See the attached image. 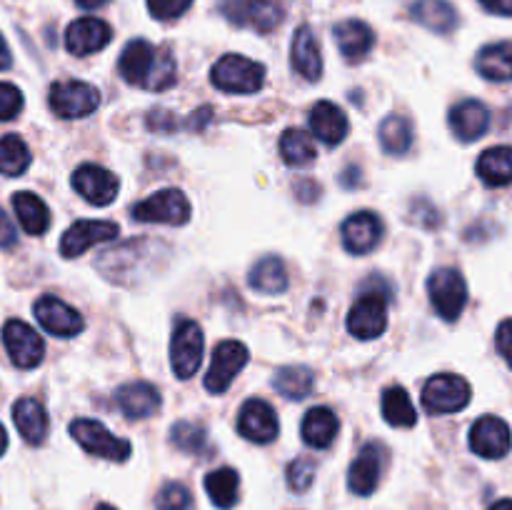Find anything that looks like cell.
Returning a JSON list of instances; mask_svg holds the SVG:
<instances>
[{"mask_svg": "<svg viewBox=\"0 0 512 510\" xmlns=\"http://www.w3.org/2000/svg\"><path fill=\"white\" fill-rule=\"evenodd\" d=\"M480 5H483L488 13L512 15V0H480Z\"/></svg>", "mask_w": 512, "mask_h": 510, "instance_id": "bcb514c9", "label": "cell"}, {"mask_svg": "<svg viewBox=\"0 0 512 510\" xmlns=\"http://www.w3.org/2000/svg\"><path fill=\"white\" fill-rule=\"evenodd\" d=\"M190 200L180 190L165 188L153 193L150 198L140 200L133 208V218L138 223H163V225H183L190 220Z\"/></svg>", "mask_w": 512, "mask_h": 510, "instance_id": "9c48e42d", "label": "cell"}, {"mask_svg": "<svg viewBox=\"0 0 512 510\" xmlns=\"http://www.w3.org/2000/svg\"><path fill=\"white\" fill-rule=\"evenodd\" d=\"M413 18L433 33H453L458 28V10L448 0H418L413 5Z\"/></svg>", "mask_w": 512, "mask_h": 510, "instance_id": "4dcf8cb0", "label": "cell"}, {"mask_svg": "<svg viewBox=\"0 0 512 510\" xmlns=\"http://www.w3.org/2000/svg\"><path fill=\"white\" fill-rule=\"evenodd\" d=\"M13 423L15 428H18V433L23 435L25 443L40 445L48 438L50 420L40 400L20 398L18 403L13 405Z\"/></svg>", "mask_w": 512, "mask_h": 510, "instance_id": "d4e9b609", "label": "cell"}, {"mask_svg": "<svg viewBox=\"0 0 512 510\" xmlns=\"http://www.w3.org/2000/svg\"><path fill=\"white\" fill-rule=\"evenodd\" d=\"M5 450H8V433H5V428L0 425V455H3Z\"/></svg>", "mask_w": 512, "mask_h": 510, "instance_id": "f907efd6", "label": "cell"}, {"mask_svg": "<svg viewBox=\"0 0 512 510\" xmlns=\"http://www.w3.org/2000/svg\"><path fill=\"white\" fill-rule=\"evenodd\" d=\"M73 188L78 190L90 205L103 208V205H110L115 200V195H118V188H120V180L118 175L110 173L108 168L85 163L73 173Z\"/></svg>", "mask_w": 512, "mask_h": 510, "instance_id": "e0dca14e", "label": "cell"}, {"mask_svg": "<svg viewBox=\"0 0 512 510\" xmlns=\"http://www.w3.org/2000/svg\"><path fill=\"white\" fill-rule=\"evenodd\" d=\"M13 210L18 215L20 228L28 235H43L50 228V210L35 193L20 190L13 195Z\"/></svg>", "mask_w": 512, "mask_h": 510, "instance_id": "f546056e", "label": "cell"}, {"mask_svg": "<svg viewBox=\"0 0 512 510\" xmlns=\"http://www.w3.org/2000/svg\"><path fill=\"white\" fill-rule=\"evenodd\" d=\"M388 328V300L380 293H363L348 313V330L358 340H375Z\"/></svg>", "mask_w": 512, "mask_h": 510, "instance_id": "8fae6325", "label": "cell"}, {"mask_svg": "<svg viewBox=\"0 0 512 510\" xmlns=\"http://www.w3.org/2000/svg\"><path fill=\"white\" fill-rule=\"evenodd\" d=\"M512 448V435L505 420L495 418V415H483L475 420L470 428V450L480 458L498 460L508 455Z\"/></svg>", "mask_w": 512, "mask_h": 510, "instance_id": "9a60e30c", "label": "cell"}, {"mask_svg": "<svg viewBox=\"0 0 512 510\" xmlns=\"http://www.w3.org/2000/svg\"><path fill=\"white\" fill-rule=\"evenodd\" d=\"M280 155H283L285 163L295 165V168L310 165L315 158H318L313 135H308L305 130H298V128L285 130L283 138H280Z\"/></svg>", "mask_w": 512, "mask_h": 510, "instance_id": "d590c367", "label": "cell"}, {"mask_svg": "<svg viewBox=\"0 0 512 510\" xmlns=\"http://www.w3.org/2000/svg\"><path fill=\"white\" fill-rule=\"evenodd\" d=\"M275 390L288 400H305L315 388L313 370L305 365H285L273 378Z\"/></svg>", "mask_w": 512, "mask_h": 510, "instance_id": "836d02e7", "label": "cell"}, {"mask_svg": "<svg viewBox=\"0 0 512 510\" xmlns=\"http://www.w3.org/2000/svg\"><path fill=\"white\" fill-rule=\"evenodd\" d=\"M450 128L463 143H473V140L483 138L485 130L490 128V110L480 100H460L450 110Z\"/></svg>", "mask_w": 512, "mask_h": 510, "instance_id": "44dd1931", "label": "cell"}, {"mask_svg": "<svg viewBox=\"0 0 512 510\" xmlns=\"http://www.w3.org/2000/svg\"><path fill=\"white\" fill-rule=\"evenodd\" d=\"M278 415H275L273 405L263 398L245 400L243 408L238 413V433L250 443H273L278 438Z\"/></svg>", "mask_w": 512, "mask_h": 510, "instance_id": "5bb4252c", "label": "cell"}, {"mask_svg": "<svg viewBox=\"0 0 512 510\" xmlns=\"http://www.w3.org/2000/svg\"><path fill=\"white\" fill-rule=\"evenodd\" d=\"M75 3H78L80 8H85V10H95V8H103L108 0H75Z\"/></svg>", "mask_w": 512, "mask_h": 510, "instance_id": "c3c4849f", "label": "cell"}, {"mask_svg": "<svg viewBox=\"0 0 512 510\" xmlns=\"http://www.w3.org/2000/svg\"><path fill=\"white\" fill-rule=\"evenodd\" d=\"M205 493L213 500L215 508L230 510L240 498V475L233 468L210 470L205 475Z\"/></svg>", "mask_w": 512, "mask_h": 510, "instance_id": "1f68e13d", "label": "cell"}, {"mask_svg": "<svg viewBox=\"0 0 512 510\" xmlns=\"http://www.w3.org/2000/svg\"><path fill=\"white\" fill-rule=\"evenodd\" d=\"M23 110V93L15 85L0 83V120H13Z\"/></svg>", "mask_w": 512, "mask_h": 510, "instance_id": "7bdbcfd3", "label": "cell"}, {"mask_svg": "<svg viewBox=\"0 0 512 510\" xmlns=\"http://www.w3.org/2000/svg\"><path fill=\"white\" fill-rule=\"evenodd\" d=\"M95 510H118V508H113V505L103 503V505H98V508H95Z\"/></svg>", "mask_w": 512, "mask_h": 510, "instance_id": "816d5d0a", "label": "cell"}, {"mask_svg": "<svg viewBox=\"0 0 512 510\" xmlns=\"http://www.w3.org/2000/svg\"><path fill=\"white\" fill-rule=\"evenodd\" d=\"M115 403H118L120 413L128 415L130 420H143L150 418L160 408V393L155 385L145 383V380H135V383L118 388Z\"/></svg>", "mask_w": 512, "mask_h": 510, "instance_id": "603a6c76", "label": "cell"}, {"mask_svg": "<svg viewBox=\"0 0 512 510\" xmlns=\"http://www.w3.org/2000/svg\"><path fill=\"white\" fill-rule=\"evenodd\" d=\"M3 345L8 350L10 360H13L15 368L30 370L35 365L43 363L45 355V343L38 335V330L30 328L25 320H8L3 325Z\"/></svg>", "mask_w": 512, "mask_h": 510, "instance_id": "30bf717a", "label": "cell"}, {"mask_svg": "<svg viewBox=\"0 0 512 510\" xmlns=\"http://www.w3.org/2000/svg\"><path fill=\"white\" fill-rule=\"evenodd\" d=\"M210 80L218 90L223 93H238V95H250L258 93L265 83V68L255 60L245 58V55L230 53L223 55L218 63L213 65V73Z\"/></svg>", "mask_w": 512, "mask_h": 510, "instance_id": "7a4b0ae2", "label": "cell"}, {"mask_svg": "<svg viewBox=\"0 0 512 510\" xmlns=\"http://www.w3.org/2000/svg\"><path fill=\"white\" fill-rule=\"evenodd\" d=\"M340 420L338 415L330 408L320 405V408L308 410V415L303 418V440L310 445V448L325 450L333 445L335 435H338Z\"/></svg>", "mask_w": 512, "mask_h": 510, "instance_id": "4316f807", "label": "cell"}, {"mask_svg": "<svg viewBox=\"0 0 512 510\" xmlns=\"http://www.w3.org/2000/svg\"><path fill=\"white\" fill-rule=\"evenodd\" d=\"M495 345H498V353L503 355L505 363L512 368V318L500 323L498 333H495Z\"/></svg>", "mask_w": 512, "mask_h": 510, "instance_id": "ee69618b", "label": "cell"}, {"mask_svg": "<svg viewBox=\"0 0 512 510\" xmlns=\"http://www.w3.org/2000/svg\"><path fill=\"white\" fill-rule=\"evenodd\" d=\"M383 415L395 428H413L418 423V410L403 385H390L383 390Z\"/></svg>", "mask_w": 512, "mask_h": 510, "instance_id": "e575fe53", "label": "cell"}, {"mask_svg": "<svg viewBox=\"0 0 512 510\" xmlns=\"http://www.w3.org/2000/svg\"><path fill=\"white\" fill-rule=\"evenodd\" d=\"M380 473H383V445L378 443H365L360 453L355 455L353 465L348 470V485L355 495H368L375 493L380 483Z\"/></svg>", "mask_w": 512, "mask_h": 510, "instance_id": "d6986e66", "label": "cell"}, {"mask_svg": "<svg viewBox=\"0 0 512 510\" xmlns=\"http://www.w3.org/2000/svg\"><path fill=\"white\" fill-rule=\"evenodd\" d=\"M33 310L35 320L43 325V330H48L50 335H58V338H73L85 328L83 315L55 295H43V298L35 300Z\"/></svg>", "mask_w": 512, "mask_h": 510, "instance_id": "2e32d148", "label": "cell"}, {"mask_svg": "<svg viewBox=\"0 0 512 510\" xmlns=\"http://www.w3.org/2000/svg\"><path fill=\"white\" fill-rule=\"evenodd\" d=\"M110 38H113V30H110V25L105 20L78 18L65 30V48H68L70 55L85 58V55H93L98 50H103L110 43Z\"/></svg>", "mask_w": 512, "mask_h": 510, "instance_id": "ac0fdd59", "label": "cell"}, {"mask_svg": "<svg viewBox=\"0 0 512 510\" xmlns=\"http://www.w3.org/2000/svg\"><path fill=\"white\" fill-rule=\"evenodd\" d=\"M490 510H512V498L498 500V503H495V505H490Z\"/></svg>", "mask_w": 512, "mask_h": 510, "instance_id": "681fc988", "label": "cell"}, {"mask_svg": "<svg viewBox=\"0 0 512 510\" xmlns=\"http://www.w3.org/2000/svg\"><path fill=\"white\" fill-rule=\"evenodd\" d=\"M470 395H473V390H470L468 380L453 373H440L425 383L423 405L433 415L458 413L470 403Z\"/></svg>", "mask_w": 512, "mask_h": 510, "instance_id": "ba28073f", "label": "cell"}, {"mask_svg": "<svg viewBox=\"0 0 512 510\" xmlns=\"http://www.w3.org/2000/svg\"><path fill=\"white\" fill-rule=\"evenodd\" d=\"M290 60H293V68L305 80H310V83L320 80V75H323V55H320V43L315 38L313 28H308V25L298 28L293 38V50H290Z\"/></svg>", "mask_w": 512, "mask_h": 510, "instance_id": "484cf974", "label": "cell"}, {"mask_svg": "<svg viewBox=\"0 0 512 510\" xmlns=\"http://www.w3.org/2000/svg\"><path fill=\"white\" fill-rule=\"evenodd\" d=\"M478 170L480 180L490 188H503V185L512 183V148L510 145H495L488 148L478 158Z\"/></svg>", "mask_w": 512, "mask_h": 510, "instance_id": "83f0119b", "label": "cell"}, {"mask_svg": "<svg viewBox=\"0 0 512 510\" xmlns=\"http://www.w3.org/2000/svg\"><path fill=\"white\" fill-rule=\"evenodd\" d=\"M10 63H13V58H10V48L8 43H5L3 35H0V70L10 68Z\"/></svg>", "mask_w": 512, "mask_h": 510, "instance_id": "7dc6e473", "label": "cell"}, {"mask_svg": "<svg viewBox=\"0 0 512 510\" xmlns=\"http://www.w3.org/2000/svg\"><path fill=\"white\" fill-rule=\"evenodd\" d=\"M475 70L483 75L485 80H493V83H505L512 80V43H493L485 45L483 50L475 58Z\"/></svg>", "mask_w": 512, "mask_h": 510, "instance_id": "f1b7e54d", "label": "cell"}, {"mask_svg": "<svg viewBox=\"0 0 512 510\" xmlns=\"http://www.w3.org/2000/svg\"><path fill=\"white\" fill-rule=\"evenodd\" d=\"M70 435L75 438V443L90 455H98V458L115 460V463H123L130 458V443L123 438H115L103 423L90 418H78L70 423Z\"/></svg>", "mask_w": 512, "mask_h": 510, "instance_id": "5b68a950", "label": "cell"}, {"mask_svg": "<svg viewBox=\"0 0 512 510\" xmlns=\"http://www.w3.org/2000/svg\"><path fill=\"white\" fill-rule=\"evenodd\" d=\"M223 15L238 28L273 33L283 23L285 8L280 0H225Z\"/></svg>", "mask_w": 512, "mask_h": 510, "instance_id": "8992f818", "label": "cell"}, {"mask_svg": "<svg viewBox=\"0 0 512 510\" xmlns=\"http://www.w3.org/2000/svg\"><path fill=\"white\" fill-rule=\"evenodd\" d=\"M203 348L205 338L200 325L190 318H180L173 328V338H170V365L180 380L193 378L203 360Z\"/></svg>", "mask_w": 512, "mask_h": 510, "instance_id": "3957f363", "label": "cell"}, {"mask_svg": "<svg viewBox=\"0 0 512 510\" xmlns=\"http://www.w3.org/2000/svg\"><path fill=\"white\" fill-rule=\"evenodd\" d=\"M380 145L385 153L403 155L413 145V123L405 115H390L380 123Z\"/></svg>", "mask_w": 512, "mask_h": 510, "instance_id": "8d00e7d4", "label": "cell"}, {"mask_svg": "<svg viewBox=\"0 0 512 510\" xmlns=\"http://www.w3.org/2000/svg\"><path fill=\"white\" fill-rule=\"evenodd\" d=\"M118 233V223H110V220H75L60 238V255L68 260L80 258L93 245L115 240Z\"/></svg>", "mask_w": 512, "mask_h": 510, "instance_id": "4fadbf2b", "label": "cell"}, {"mask_svg": "<svg viewBox=\"0 0 512 510\" xmlns=\"http://www.w3.org/2000/svg\"><path fill=\"white\" fill-rule=\"evenodd\" d=\"M155 508L158 510H190L193 498L183 483H165L155 495Z\"/></svg>", "mask_w": 512, "mask_h": 510, "instance_id": "ab89813d", "label": "cell"}, {"mask_svg": "<svg viewBox=\"0 0 512 510\" xmlns=\"http://www.w3.org/2000/svg\"><path fill=\"white\" fill-rule=\"evenodd\" d=\"M170 440L178 450L183 453H203L205 445H208V433L200 423H190V420H180L170 430Z\"/></svg>", "mask_w": 512, "mask_h": 510, "instance_id": "f35d334b", "label": "cell"}, {"mask_svg": "<svg viewBox=\"0 0 512 510\" xmlns=\"http://www.w3.org/2000/svg\"><path fill=\"white\" fill-rule=\"evenodd\" d=\"M18 243V230H15L10 215H5V210L0 208V248L8 250Z\"/></svg>", "mask_w": 512, "mask_h": 510, "instance_id": "f6af8a7d", "label": "cell"}, {"mask_svg": "<svg viewBox=\"0 0 512 510\" xmlns=\"http://www.w3.org/2000/svg\"><path fill=\"white\" fill-rule=\"evenodd\" d=\"M250 285L258 293L265 295H278L288 288V270L278 255H265L250 270Z\"/></svg>", "mask_w": 512, "mask_h": 510, "instance_id": "d6a6232c", "label": "cell"}, {"mask_svg": "<svg viewBox=\"0 0 512 510\" xmlns=\"http://www.w3.org/2000/svg\"><path fill=\"white\" fill-rule=\"evenodd\" d=\"M315 480V463L310 458H295L288 465V485L295 493H305L310 490Z\"/></svg>", "mask_w": 512, "mask_h": 510, "instance_id": "60d3db41", "label": "cell"}, {"mask_svg": "<svg viewBox=\"0 0 512 510\" xmlns=\"http://www.w3.org/2000/svg\"><path fill=\"white\" fill-rule=\"evenodd\" d=\"M340 233H343V245L348 253L365 255L383 238V220L370 213V210H360V213H353L345 220Z\"/></svg>", "mask_w": 512, "mask_h": 510, "instance_id": "ffe728a7", "label": "cell"}, {"mask_svg": "<svg viewBox=\"0 0 512 510\" xmlns=\"http://www.w3.org/2000/svg\"><path fill=\"white\" fill-rule=\"evenodd\" d=\"M248 360V348L243 343H238V340H223L215 348L213 360H210L208 375H205V388L213 395L225 393L230 388V383L235 380V375L248 365Z\"/></svg>", "mask_w": 512, "mask_h": 510, "instance_id": "7c38bea8", "label": "cell"}, {"mask_svg": "<svg viewBox=\"0 0 512 510\" xmlns=\"http://www.w3.org/2000/svg\"><path fill=\"white\" fill-rule=\"evenodd\" d=\"M310 130L318 140H323L325 145H338L343 143L345 135H348L350 123L348 115L343 113V108H338L330 100H320L313 110H310Z\"/></svg>", "mask_w": 512, "mask_h": 510, "instance_id": "cb8c5ba5", "label": "cell"}, {"mask_svg": "<svg viewBox=\"0 0 512 510\" xmlns=\"http://www.w3.org/2000/svg\"><path fill=\"white\" fill-rule=\"evenodd\" d=\"M428 295L440 318L453 323L468 303V283L455 268H440L428 278Z\"/></svg>", "mask_w": 512, "mask_h": 510, "instance_id": "277c9868", "label": "cell"}, {"mask_svg": "<svg viewBox=\"0 0 512 510\" xmlns=\"http://www.w3.org/2000/svg\"><path fill=\"white\" fill-rule=\"evenodd\" d=\"M333 35L335 43H338L340 55H343L348 63H360V60H365L375 45L373 28H370L368 23H363V20H343V23L335 25Z\"/></svg>", "mask_w": 512, "mask_h": 510, "instance_id": "7402d4cb", "label": "cell"}, {"mask_svg": "<svg viewBox=\"0 0 512 510\" xmlns=\"http://www.w3.org/2000/svg\"><path fill=\"white\" fill-rule=\"evenodd\" d=\"M118 73L138 88L168 90L178 80V63L170 48H153L148 40L135 38L120 53Z\"/></svg>", "mask_w": 512, "mask_h": 510, "instance_id": "6da1fadb", "label": "cell"}, {"mask_svg": "<svg viewBox=\"0 0 512 510\" xmlns=\"http://www.w3.org/2000/svg\"><path fill=\"white\" fill-rule=\"evenodd\" d=\"M100 105V93L83 80H58L50 85V110L63 120L85 118Z\"/></svg>", "mask_w": 512, "mask_h": 510, "instance_id": "52a82bcc", "label": "cell"}, {"mask_svg": "<svg viewBox=\"0 0 512 510\" xmlns=\"http://www.w3.org/2000/svg\"><path fill=\"white\" fill-rule=\"evenodd\" d=\"M30 165V150L20 135L10 133L0 138V175L8 178H18L28 170Z\"/></svg>", "mask_w": 512, "mask_h": 510, "instance_id": "74e56055", "label": "cell"}, {"mask_svg": "<svg viewBox=\"0 0 512 510\" xmlns=\"http://www.w3.org/2000/svg\"><path fill=\"white\" fill-rule=\"evenodd\" d=\"M190 5H193V0H148L150 15H153L155 20H163V23L188 13Z\"/></svg>", "mask_w": 512, "mask_h": 510, "instance_id": "b9f144b4", "label": "cell"}]
</instances>
